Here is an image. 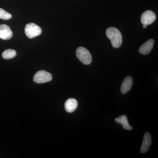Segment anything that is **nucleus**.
Masks as SVG:
<instances>
[{
	"label": "nucleus",
	"mask_w": 158,
	"mask_h": 158,
	"mask_svg": "<svg viewBox=\"0 0 158 158\" xmlns=\"http://www.w3.org/2000/svg\"><path fill=\"white\" fill-rule=\"evenodd\" d=\"M147 26L148 25H146L143 24V28H145L147 27Z\"/></svg>",
	"instance_id": "14"
},
{
	"label": "nucleus",
	"mask_w": 158,
	"mask_h": 158,
	"mask_svg": "<svg viewBox=\"0 0 158 158\" xmlns=\"http://www.w3.org/2000/svg\"><path fill=\"white\" fill-rule=\"evenodd\" d=\"M115 121L117 123L121 124L125 129L127 130L132 129V128L129 124L127 117L125 115H122L118 118H116L115 119Z\"/></svg>",
	"instance_id": "11"
},
{
	"label": "nucleus",
	"mask_w": 158,
	"mask_h": 158,
	"mask_svg": "<svg viewBox=\"0 0 158 158\" xmlns=\"http://www.w3.org/2000/svg\"><path fill=\"white\" fill-rule=\"evenodd\" d=\"M25 33L27 37L32 39L40 35L42 33L41 28L34 23H30L26 26Z\"/></svg>",
	"instance_id": "3"
},
{
	"label": "nucleus",
	"mask_w": 158,
	"mask_h": 158,
	"mask_svg": "<svg viewBox=\"0 0 158 158\" xmlns=\"http://www.w3.org/2000/svg\"><path fill=\"white\" fill-rule=\"evenodd\" d=\"M52 79V77L49 73L44 70L37 72L34 77V82L37 84H43L50 81Z\"/></svg>",
	"instance_id": "4"
},
{
	"label": "nucleus",
	"mask_w": 158,
	"mask_h": 158,
	"mask_svg": "<svg viewBox=\"0 0 158 158\" xmlns=\"http://www.w3.org/2000/svg\"><path fill=\"white\" fill-rule=\"evenodd\" d=\"M154 40L153 39H150L140 47L139 52L142 55H146L149 54L153 47Z\"/></svg>",
	"instance_id": "7"
},
{
	"label": "nucleus",
	"mask_w": 158,
	"mask_h": 158,
	"mask_svg": "<svg viewBox=\"0 0 158 158\" xmlns=\"http://www.w3.org/2000/svg\"><path fill=\"white\" fill-rule=\"evenodd\" d=\"M13 35L12 31L9 26L2 24L0 25V38L7 40L11 39Z\"/></svg>",
	"instance_id": "6"
},
{
	"label": "nucleus",
	"mask_w": 158,
	"mask_h": 158,
	"mask_svg": "<svg viewBox=\"0 0 158 158\" xmlns=\"http://www.w3.org/2000/svg\"><path fill=\"white\" fill-rule=\"evenodd\" d=\"M76 56L79 60L85 65H89L92 62V56L90 52L83 47L77 49Z\"/></svg>",
	"instance_id": "2"
},
{
	"label": "nucleus",
	"mask_w": 158,
	"mask_h": 158,
	"mask_svg": "<svg viewBox=\"0 0 158 158\" xmlns=\"http://www.w3.org/2000/svg\"><path fill=\"white\" fill-rule=\"evenodd\" d=\"M156 15L153 11L151 10H147L144 11L141 16V22L143 24H151L154 22L156 19Z\"/></svg>",
	"instance_id": "5"
},
{
	"label": "nucleus",
	"mask_w": 158,
	"mask_h": 158,
	"mask_svg": "<svg viewBox=\"0 0 158 158\" xmlns=\"http://www.w3.org/2000/svg\"><path fill=\"white\" fill-rule=\"evenodd\" d=\"M78 102L74 98L69 99L65 103V110L68 113H72L76 110Z\"/></svg>",
	"instance_id": "10"
},
{
	"label": "nucleus",
	"mask_w": 158,
	"mask_h": 158,
	"mask_svg": "<svg viewBox=\"0 0 158 158\" xmlns=\"http://www.w3.org/2000/svg\"><path fill=\"white\" fill-rule=\"evenodd\" d=\"M133 85V79L132 77L128 76L123 80L120 88L121 92L123 94H126L128 92Z\"/></svg>",
	"instance_id": "9"
},
{
	"label": "nucleus",
	"mask_w": 158,
	"mask_h": 158,
	"mask_svg": "<svg viewBox=\"0 0 158 158\" xmlns=\"http://www.w3.org/2000/svg\"><path fill=\"white\" fill-rule=\"evenodd\" d=\"M12 17V15L10 13H8L4 9L0 8V19L4 20L10 19Z\"/></svg>",
	"instance_id": "13"
},
{
	"label": "nucleus",
	"mask_w": 158,
	"mask_h": 158,
	"mask_svg": "<svg viewBox=\"0 0 158 158\" xmlns=\"http://www.w3.org/2000/svg\"><path fill=\"white\" fill-rule=\"evenodd\" d=\"M16 52L13 49H7L4 51L2 54L3 58L6 59H9L14 58L16 56Z\"/></svg>",
	"instance_id": "12"
},
{
	"label": "nucleus",
	"mask_w": 158,
	"mask_h": 158,
	"mask_svg": "<svg viewBox=\"0 0 158 158\" xmlns=\"http://www.w3.org/2000/svg\"><path fill=\"white\" fill-rule=\"evenodd\" d=\"M151 144L152 138L150 134L149 133H145L144 134L143 142H142L141 149H140L141 152L143 153L147 152L149 149Z\"/></svg>",
	"instance_id": "8"
},
{
	"label": "nucleus",
	"mask_w": 158,
	"mask_h": 158,
	"mask_svg": "<svg viewBox=\"0 0 158 158\" xmlns=\"http://www.w3.org/2000/svg\"><path fill=\"white\" fill-rule=\"evenodd\" d=\"M106 34L113 47L118 48L121 46L123 41L122 36L118 29L115 27L109 28L106 31Z\"/></svg>",
	"instance_id": "1"
}]
</instances>
